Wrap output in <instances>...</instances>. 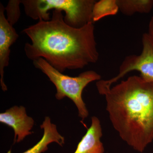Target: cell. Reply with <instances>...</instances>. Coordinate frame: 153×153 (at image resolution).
I'll return each instance as SVG.
<instances>
[{
	"instance_id": "4fadbf2b",
	"label": "cell",
	"mask_w": 153,
	"mask_h": 153,
	"mask_svg": "<svg viewBox=\"0 0 153 153\" xmlns=\"http://www.w3.org/2000/svg\"><path fill=\"white\" fill-rule=\"evenodd\" d=\"M148 34L153 41V16L151 19L149 24V33Z\"/></svg>"
},
{
	"instance_id": "3957f363",
	"label": "cell",
	"mask_w": 153,
	"mask_h": 153,
	"mask_svg": "<svg viewBox=\"0 0 153 153\" xmlns=\"http://www.w3.org/2000/svg\"><path fill=\"white\" fill-rule=\"evenodd\" d=\"M25 13L33 20L48 21L51 10L64 11L66 24L76 28L82 27L92 21L93 0H23Z\"/></svg>"
},
{
	"instance_id": "7a4b0ae2",
	"label": "cell",
	"mask_w": 153,
	"mask_h": 153,
	"mask_svg": "<svg viewBox=\"0 0 153 153\" xmlns=\"http://www.w3.org/2000/svg\"><path fill=\"white\" fill-rule=\"evenodd\" d=\"M122 140L143 153L153 141V82L134 75L110 88H97Z\"/></svg>"
},
{
	"instance_id": "9c48e42d",
	"label": "cell",
	"mask_w": 153,
	"mask_h": 153,
	"mask_svg": "<svg viewBox=\"0 0 153 153\" xmlns=\"http://www.w3.org/2000/svg\"><path fill=\"white\" fill-rule=\"evenodd\" d=\"M43 130V137L41 140L32 148L22 153H43L48 149V146L55 143L60 146L65 144V138L57 130V126L52 123L49 117H46L41 125Z\"/></svg>"
},
{
	"instance_id": "52a82bcc",
	"label": "cell",
	"mask_w": 153,
	"mask_h": 153,
	"mask_svg": "<svg viewBox=\"0 0 153 153\" xmlns=\"http://www.w3.org/2000/svg\"><path fill=\"white\" fill-rule=\"evenodd\" d=\"M5 10L4 6L0 3V82L4 91L7 90V87L4 81V70L9 64L10 48L19 37L13 26L6 19Z\"/></svg>"
},
{
	"instance_id": "7c38bea8",
	"label": "cell",
	"mask_w": 153,
	"mask_h": 153,
	"mask_svg": "<svg viewBox=\"0 0 153 153\" xmlns=\"http://www.w3.org/2000/svg\"><path fill=\"white\" fill-rule=\"evenodd\" d=\"M20 4H21V1L10 0L5 8V10L7 11V20L12 26L18 22L20 18Z\"/></svg>"
},
{
	"instance_id": "ba28073f",
	"label": "cell",
	"mask_w": 153,
	"mask_h": 153,
	"mask_svg": "<svg viewBox=\"0 0 153 153\" xmlns=\"http://www.w3.org/2000/svg\"><path fill=\"white\" fill-rule=\"evenodd\" d=\"M91 120L90 127L74 153H104V146L101 141L102 133L100 120L95 116L92 117Z\"/></svg>"
},
{
	"instance_id": "8992f818",
	"label": "cell",
	"mask_w": 153,
	"mask_h": 153,
	"mask_svg": "<svg viewBox=\"0 0 153 153\" xmlns=\"http://www.w3.org/2000/svg\"><path fill=\"white\" fill-rule=\"evenodd\" d=\"M0 122L10 127L13 130V143L22 141L33 134L34 119L27 114L26 108L22 106L12 107L0 114Z\"/></svg>"
},
{
	"instance_id": "5b68a950",
	"label": "cell",
	"mask_w": 153,
	"mask_h": 153,
	"mask_svg": "<svg viewBox=\"0 0 153 153\" xmlns=\"http://www.w3.org/2000/svg\"><path fill=\"white\" fill-rule=\"evenodd\" d=\"M143 48L140 55H131L125 57L119 68L117 76L108 80H99L97 87L110 88L127 73L133 71H139L140 76L147 81L153 82V41L148 33L142 37Z\"/></svg>"
},
{
	"instance_id": "8fae6325",
	"label": "cell",
	"mask_w": 153,
	"mask_h": 153,
	"mask_svg": "<svg viewBox=\"0 0 153 153\" xmlns=\"http://www.w3.org/2000/svg\"><path fill=\"white\" fill-rule=\"evenodd\" d=\"M119 8L117 0H101L96 2L92 11L93 23L108 16H114Z\"/></svg>"
},
{
	"instance_id": "30bf717a",
	"label": "cell",
	"mask_w": 153,
	"mask_h": 153,
	"mask_svg": "<svg viewBox=\"0 0 153 153\" xmlns=\"http://www.w3.org/2000/svg\"><path fill=\"white\" fill-rule=\"evenodd\" d=\"M119 10L126 16L136 13H148L153 7L152 0H117Z\"/></svg>"
},
{
	"instance_id": "277c9868",
	"label": "cell",
	"mask_w": 153,
	"mask_h": 153,
	"mask_svg": "<svg viewBox=\"0 0 153 153\" xmlns=\"http://www.w3.org/2000/svg\"><path fill=\"white\" fill-rule=\"evenodd\" d=\"M33 64L46 74L55 85L56 99L60 100L68 97L76 105L78 116L82 120L88 117V111L82 98V91L90 82L100 80L101 76L99 74L89 70L82 72L78 76H68L58 71L42 58L33 61Z\"/></svg>"
},
{
	"instance_id": "6da1fadb",
	"label": "cell",
	"mask_w": 153,
	"mask_h": 153,
	"mask_svg": "<svg viewBox=\"0 0 153 153\" xmlns=\"http://www.w3.org/2000/svg\"><path fill=\"white\" fill-rule=\"evenodd\" d=\"M62 12L53 10L49 21H39L23 30L31 41L25 45L27 57L33 61L43 58L61 73L96 63L99 55L93 22L73 27L66 24Z\"/></svg>"
}]
</instances>
